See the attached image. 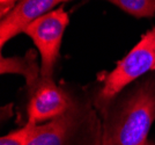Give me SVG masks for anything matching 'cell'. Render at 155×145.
Instances as JSON below:
<instances>
[{"label":"cell","instance_id":"52a82bcc","mask_svg":"<svg viewBox=\"0 0 155 145\" xmlns=\"http://www.w3.org/2000/svg\"><path fill=\"white\" fill-rule=\"evenodd\" d=\"M0 71L5 73H18L22 74L27 80V86L31 89L38 83L41 76V65L37 63V55L34 50H29L23 57H4L0 60Z\"/></svg>","mask_w":155,"mask_h":145},{"label":"cell","instance_id":"5b68a950","mask_svg":"<svg viewBox=\"0 0 155 145\" xmlns=\"http://www.w3.org/2000/svg\"><path fill=\"white\" fill-rule=\"evenodd\" d=\"M63 2L61 0H20L18 4L1 18L0 46L1 48L11 39L23 33L31 22L51 12L52 8Z\"/></svg>","mask_w":155,"mask_h":145},{"label":"cell","instance_id":"3957f363","mask_svg":"<svg viewBox=\"0 0 155 145\" xmlns=\"http://www.w3.org/2000/svg\"><path fill=\"white\" fill-rule=\"evenodd\" d=\"M68 22V14L63 7H59L31 22L23 32L38 49L42 78H52L53 76L54 64L59 57L61 40Z\"/></svg>","mask_w":155,"mask_h":145},{"label":"cell","instance_id":"277c9868","mask_svg":"<svg viewBox=\"0 0 155 145\" xmlns=\"http://www.w3.org/2000/svg\"><path fill=\"white\" fill-rule=\"evenodd\" d=\"M74 105L68 93L56 85L52 78H41L31 88L28 103V122L38 124L42 121H51Z\"/></svg>","mask_w":155,"mask_h":145},{"label":"cell","instance_id":"9c48e42d","mask_svg":"<svg viewBox=\"0 0 155 145\" xmlns=\"http://www.w3.org/2000/svg\"><path fill=\"white\" fill-rule=\"evenodd\" d=\"M35 125L36 124L27 122V124L23 128L2 136L0 139V145H28Z\"/></svg>","mask_w":155,"mask_h":145},{"label":"cell","instance_id":"8992f818","mask_svg":"<svg viewBox=\"0 0 155 145\" xmlns=\"http://www.w3.org/2000/svg\"><path fill=\"white\" fill-rule=\"evenodd\" d=\"M79 121V108L77 105L45 124L34 126L28 145H65Z\"/></svg>","mask_w":155,"mask_h":145},{"label":"cell","instance_id":"8fae6325","mask_svg":"<svg viewBox=\"0 0 155 145\" xmlns=\"http://www.w3.org/2000/svg\"><path fill=\"white\" fill-rule=\"evenodd\" d=\"M145 145H155V143L154 142H150V140H147V143Z\"/></svg>","mask_w":155,"mask_h":145},{"label":"cell","instance_id":"30bf717a","mask_svg":"<svg viewBox=\"0 0 155 145\" xmlns=\"http://www.w3.org/2000/svg\"><path fill=\"white\" fill-rule=\"evenodd\" d=\"M20 0H0V15L4 18Z\"/></svg>","mask_w":155,"mask_h":145},{"label":"cell","instance_id":"7c38bea8","mask_svg":"<svg viewBox=\"0 0 155 145\" xmlns=\"http://www.w3.org/2000/svg\"><path fill=\"white\" fill-rule=\"evenodd\" d=\"M61 1H63V2H64V1H68V0H61Z\"/></svg>","mask_w":155,"mask_h":145},{"label":"cell","instance_id":"ba28073f","mask_svg":"<svg viewBox=\"0 0 155 145\" xmlns=\"http://www.w3.org/2000/svg\"><path fill=\"white\" fill-rule=\"evenodd\" d=\"M108 1L136 18H152L155 14V0H108Z\"/></svg>","mask_w":155,"mask_h":145},{"label":"cell","instance_id":"4fadbf2b","mask_svg":"<svg viewBox=\"0 0 155 145\" xmlns=\"http://www.w3.org/2000/svg\"><path fill=\"white\" fill-rule=\"evenodd\" d=\"M154 71H155V70H154Z\"/></svg>","mask_w":155,"mask_h":145},{"label":"cell","instance_id":"6da1fadb","mask_svg":"<svg viewBox=\"0 0 155 145\" xmlns=\"http://www.w3.org/2000/svg\"><path fill=\"white\" fill-rule=\"evenodd\" d=\"M103 114L102 145H145L155 121V77L114 100Z\"/></svg>","mask_w":155,"mask_h":145},{"label":"cell","instance_id":"7a4b0ae2","mask_svg":"<svg viewBox=\"0 0 155 145\" xmlns=\"http://www.w3.org/2000/svg\"><path fill=\"white\" fill-rule=\"evenodd\" d=\"M153 70H155V27L142 35L137 46L107 76L95 98L98 112L103 114L126 86Z\"/></svg>","mask_w":155,"mask_h":145}]
</instances>
